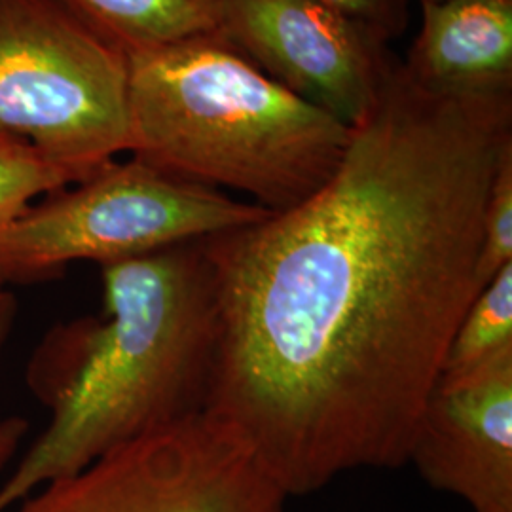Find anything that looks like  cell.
<instances>
[{
    "label": "cell",
    "instance_id": "cell-1",
    "mask_svg": "<svg viewBox=\"0 0 512 512\" xmlns=\"http://www.w3.org/2000/svg\"><path fill=\"white\" fill-rule=\"evenodd\" d=\"M512 90L446 93L403 61L304 202L203 239L219 351L207 414L285 495L395 469L482 289V215Z\"/></svg>",
    "mask_w": 512,
    "mask_h": 512
},
{
    "label": "cell",
    "instance_id": "cell-2",
    "mask_svg": "<svg viewBox=\"0 0 512 512\" xmlns=\"http://www.w3.org/2000/svg\"><path fill=\"white\" fill-rule=\"evenodd\" d=\"M105 315L50 334L52 420L0 486V512L116 448L207 412L219 351L203 239L101 266Z\"/></svg>",
    "mask_w": 512,
    "mask_h": 512
},
{
    "label": "cell",
    "instance_id": "cell-3",
    "mask_svg": "<svg viewBox=\"0 0 512 512\" xmlns=\"http://www.w3.org/2000/svg\"><path fill=\"white\" fill-rule=\"evenodd\" d=\"M129 154L279 213L340 164L349 128L215 35L128 55Z\"/></svg>",
    "mask_w": 512,
    "mask_h": 512
},
{
    "label": "cell",
    "instance_id": "cell-4",
    "mask_svg": "<svg viewBox=\"0 0 512 512\" xmlns=\"http://www.w3.org/2000/svg\"><path fill=\"white\" fill-rule=\"evenodd\" d=\"M0 139L88 181L129 152L128 55L57 0H0Z\"/></svg>",
    "mask_w": 512,
    "mask_h": 512
},
{
    "label": "cell",
    "instance_id": "cell-5",
    "mask_svg": "<svg viewBox=\"0 0 512 512\" xmlns=\"http://www.w3.org/2000/svg\"><path fill=\"white\" fill-rule=\"evenodd\" d=\"M270 211L131 156L73 190L29 205L0 230V287L35 283L73 262L99 266L253 224Z\"/></svg>",
    "mask_w": 512,
    "mask_h": 512
},
{
    "label": "cell",
    "instance_id": "cell-6",
    "mask_svg": "<svg viewBox=\"0 0 512 512\" xmlns=\"http://www.w3.org/2000/svg\"><path fill=\"white\" fill-rule=\"evenodd\" d=\"M285 499L247 444L205 412L40 486L8 511L283 512Z\"/></svg>",
    "mask_w": 512,
    "mask_h": 512
},
{
    "label": "cell",
    "instance_id": "cell-7",
    "mask_svg": "<svg viewBox=\"0 0 512 512\" xmlns=\"http://www.w3.org/2000/svg\"><path fill=\"white\" fill-rule=\"evenodd\" d=\"M215 37L348 128L399 61L384 35L317 0H226Z\"/></svg>",
    "mask_w": 512,
    "mask_h": 512
},
{
    "label": "cell",
    "instance_id": "cell-8",
    "mask_svg": "<svg viewBox=\"0 0 512 512\" xmlns=\"http://www.w3.org/2000/svg\"><path fill=\"white\" fill-rule=\"evenodd\" d=\"M408 463L473 512H512V349L440 376L421 408Z\"/></svg>",
    "mask_w": 512,
    "mask_h": 512
},
{
    "label": "cell",
    "instance_id": "cell-9",
    "mask_svg": "<svg viewBox=\"0 0 512 512\" xmlns=\"http://www.w3.org/2000/svg\"><path fill=\"white\" fill-rule=\"evenodd\" d=\"M421 29L403 61L427 90H512V0L420 2Z\"/></svg>",
    "mask_w": 512,
    "mask_h": 512
},
{
    "label": "cell",
    "instance_id": "cell-10",
    "mask_svg": "<svg viewBox=\"0 0 512 512\" xmlns=\"http://www.w3.org/2000/svg\"><path fill=\"white\" fill-rule=\"evenodd\" d=\"M124 54L217 33L226 0H57Z\"/></svg>",
    "mask_w": 512,
    "mask_h": 512
},
{
    "label": "cell",
    "instance_id": "cell-11",
    "mask_svg": "<svg viewBox=\"0 0 512 512\" xmlns=\"http://www.w3.org/2000/svg\"><path fill=\"white\" fill-rule=\"evenodd\" d=\"M511 349L512 264H509L476 293L463 313L446 349L440 376L469 372Z\"/></svg>",
    "mask_w": 512,
    "mask_h": 512
},
{
    "label": "cell",
    "instance_id": "cell-12",
    "mask_svg": "<svg viewBox=\"0 0 512 512\" xmlns=\"http://www.w3.org/2000/svg\"><path fill=\"white\" fill-rule=\"evenodd\" d=\"M69 184V177L44 160L35 148L0 139V230L37 198L50 196Z\"/></svg>",
    "mask_w": 512,
    "mask_h": 512
},
{
    "label": "cell",
    "instance_id": "cell-13",
    "mask_svg": "<svg viewBox=\"0 0 512 512\" xmlns=\"http://www.w3.org/2000/svg\"><path fill=\"white\" fill-rule=\"evenodd\" d=\"M512 264V152L497 167L482 215L478 277L482 287Z\"/></svg>",
    "mask_w": 512,
    "mask_h": 512
},
{
    "label": "cell",
    "instance_id": "cell-14",
    "mask_svg": "<svg viewBox=\"0 0 512 512\" xmlns=\"http://www.w3.org/2000/svg\"><path fill=\"white\" fill-rule=\"evenodd\" d=\"M384 35L389 42L401 37L408 25L410 0H317Z\"/></svg>",
    "mask_w": 512,
    "mask_h": 512
},
{
    "label": "cell",
    "instance_id": "cell-15",
    "mask_svg": "<svg viewBox=\"0 0 512 512\" xmlns=\"http://www.w3.org/2000/svg\"><path fill=\"white\" fill-rule=\"evenodd\" d=\"M16 317H18L16 296L6 291V287H0V359L16 325Z\"/></svg>",
    "mask_w": 512,
    "mask_h": 512
},
{
    "label": "cell",
    "instance_id": "cell-16",
    "mask_svg": "<svg viewBox=\"0 0 512 512\" xmlns=\"http://www.w3.org/2000/svg\"><path fill=\"white\" fill-rule=\"evenodd\" d=\"M19 431L8 421L0 423V469L6 465V461L14 456L19 446Z\"/></svg>",
    "mask_w": 512,
    "mask_h": 512
},
{
    "label": "cell",
    "instance_id": "cell-17",
    "mask_svg": "<svg viewBox=\"0 0 512 512\" xmlns=\"http://www.w3.org/2000/svg\"><path fill=\"white\" fill-rule=\"evenodd\" d=\"M420 2H444V0H420Z\"/></svg>",
    "mask_w": 512,
    "mask_h": 512
}]
</instances>
